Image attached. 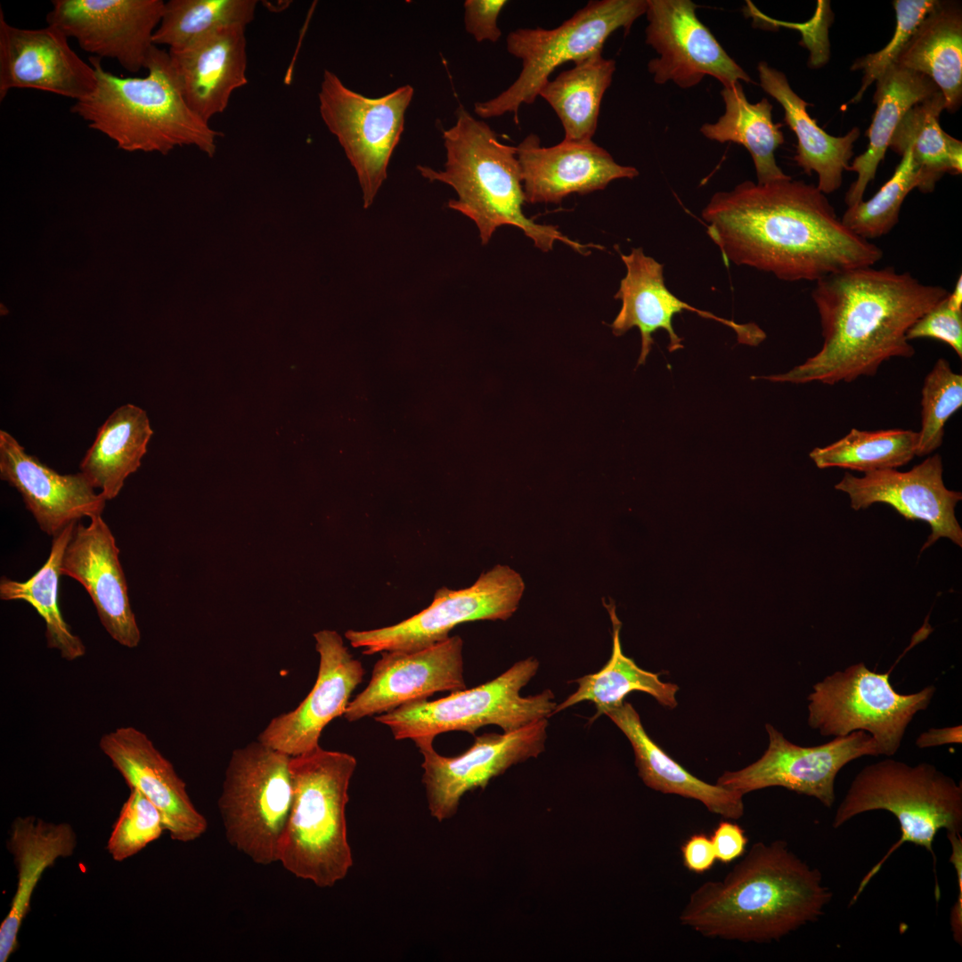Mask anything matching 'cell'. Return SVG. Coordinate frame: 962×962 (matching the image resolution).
Segmentation results:
<instances>
[{
  "mask_svg": "<svg viewBox=\"0 0 962 962\" xmlns=\"http://www.w3.org/2000/svg\"><path fill=\"white\" fill-rule=\"evenodd\" d=\"M701 216L727 266L747 265L786 281H817L875 265L884 255L843 224L817 186L791 177L718 192Z\"/></svg>",
  "mask_w": 962,
  "mask_h": 962,
  "instance_id": "cell-1",
  "label": "cell"
},
{
  "mask_svg": "<svg viewBox=\"0 0 962 962\" xmlns=\"http://www.w3.org/2000/svg\"><path fill=\"white\" fill-rule=\"evenodd\" d=\"M949 293L890 266L858 267L826 276L816 281L811 292L820 321V349L785 373L756 379L836 385L875 376L883 363L914 355L908 330Z\"/></svg>",
  "mask_w": 962,
  "mask_h": 962,
  "instance_id": "cell-2",
  "label": "cell"
},
{
  "mask_svg": "<svg viewBox=\"0 0 962 962\" xmlns=\"http://www.w3.org/2000/svg\"><path fill=\"white\" fill-rule=\"evenodd\" d=\"M832 896L787 842H757L722 879L694 890L679 920L708 938L770 942L817 922Z\"/></svg>",
  "mask_w": 962,
  "mask_h": 962,
  "instance_id": "cell-3",
  "label": "cell"
},
{
  "mask_svg": "<svg viewBox=\"0 0 962 962\" xmlns=\"http://www.w3.org/2000/svg\"><path fill=\"white\" fill-rule=\"evenodd\" d=\"M96 85L70 112L126 151L167 154L193 146L212 157L222 135L189 107L177 85L167 51L156 46L145 77H119L90 56Z\"/></svg>",
  "mask_w": 962,
  "mask_h": 962,
  "instance_id": "cell-4",
  "label": "cell"
},
{
  "mask_svg": "<svg viewBox=\"0 0 962 962\" xmlns=\"http://www.w3.org/2000/svg\"><path fill=\"white\" fill-rule=\"evenodd\" d=\"M446 160L443 170L418 166L429 182L450 185L457 199L448 208L470 218L477 225L481 242L488 243L497 228L515 226L543 252L555 241L585 254L588 248L565 236L557 226L540 224L523 212L526 202L517 148L501 143L483 120L474 118L463 106L456 110L452 126L443 130Z\"/></svg>",
  "mask_w": 962,
  "mask_h": 962,
  "instance_id": "cell-5",
  "label": "cell"
},
{
  "mask_svg": "<svg viewBox=\"0 0 962 962\" xmlns=\"http://www.w3.org/2000/svg\"><path fill=\"white\" fill-rule=\"evenodd\" d=\"M355 756L321 746L290 757L293 798L279 861L320 888L334 886L353 866L346 808Z\"/></svg>",
  "mask_w": 962,
  "mask_h": 962,
  "instance_id": "cell-6",
  "label": "cell"
},
{
  "mask_svg": "<svg viewBox=\"0 0 962 962\" xmlns=\"http://www.w3.org/2000/svg\"><path fill=\"white\" fill-rule=\"evenodd\" d=\"M876 810L892 813L901 835L862 878L850 906L905 843L924 847L932 855L935 868L933 844L937 833L941 829L947 833L962 831V786L931 763L912 766L884 759L865 766L854 777L836 809L833 827L838 828L860 814Z\"/></svg>",
  "mask_w": 962,
  "mask_h": 962,
  "instance_id": "cell-7",
  "label": "cell"
},
{
  "mask_svg": "<svg viewBox=\"0 0 962 962\" xmlns=\"http://www.w3.org/2000/svg\"><path fill=\"white\" fill-rule=\"evenodd\" d=\"M647 10V0L590 1L571 18L552 29H518L506 40L508 52L522 61L518 78L497 96L474 104L482 118L513 113L518 124V110L532 104L549 77L560 65L576 63L597 52L619 29L625 33Z\"/></svg>",
  "mask_w": 962,
  "mask_h": 962,
  "instance_id": "cell-8",
  "label": "cell"
},
{
  "mask_svg": "<svg viewBox=\"0 0 962 962\" xmlns=\"http://www.w3.org/2000/svg\"><path fill=\"white\" fill-rule=\"evenodd\" d=\"M539 662L531 656L515 663L495 679L447 697L411 702L375 716L395 739H431L449 731L474 734L486 725L503 732L518 730L554 713L557 703L550 689L528 697L521 689L533 679Z\"/></svg>",
  "mask_w": 962,
  "mask_h": 962,
  "instance_id": "cell-9",
  "label": "cell"
},
{
  "mask_svg": "<svg viewBox=\"0 0 962 962\" xmlns=\"http://www.w3.org/2000/svg\"><path fill=\"white\" fill-rule=\"evenodd\" d=\"M289 755L259 740L235 749L217 804L225 838L253 862L279 861L293 782Z\"/></svg>",
  "mask_w": 962,
  "mask_h": 962,
  "instance_id": "cell-10",
  "label": "cell"
},
{
  "mask_svg": "<svg viewBox=\"0 0 962 962\" xmlns=\"http://www.w3.org/2000/svg\"><path fill=\"white\" fill-rule=\"evenodd\" d=\"M885 673L857 663L836 671L812 686L808 696V725L823 737H842L867 731L880 755L893 756L899 750L914 716L930 705L936 688L900 694Z\"/></svg>",
  "mask_w": 962,
  "mask_h": 962,
  "instance_id": "cell-11",
  "label": "cell"
},
{
  "mask_svg": "<svg viewBox=\"0 0 962 962\" xmlns=\"http://www.w3.org/2000/svg\"><path fill=\"white\" fill-rule=\"evenodd\" d=\"M413 94V87L405 85L371 98L348 88L334 72L323 71L320 115L356 173L364 208L371 206L387 178Z\"/></svg>",
  "mask_w": 962,
  "mask_h": 962,
  "instance_id": "cell-12",
  "label": "cell"
},
{
  "mask_svg": "<svg viewBox=\"0 0 962 962\" xmlns=\"http://www.w3.org/2000/svg\"><path fill=\"white\" fill-rule=\"evenodd\" d=\"M524 591L525 583L519 573L507 565H496L468 588H440L428 607L396 624L348 630L345 636L364 655L418 651L444 641L458 624L509 619L518 609Z\"/></svg>",
  "mask_w": 962,
  "mask_h": 962,
  "instance_id": "cell-13",
  "label": "cell"
},
{
  "mask_svg": "<svg viewBox=\"0 0 962 962\" xmlns=\"http://www.w3.org/2000/svg\"><path fill=\"white\" fill-rule=\"evenodd\" d=\"M769 746L754 762L736 771H725L717 785L743 795L770 787H781L819 800L832 808L836 801L835 780L843 767L865 755H880L874 738L856 730L835 737L816 746H800L771 724L765 725Z\"/></svg>",
  "mask_w": 962,
  "mask_h": 962,
  "instance_id": "cell-14",
  "label": "cell"
},
{
  "mask_svg": "<svg viewBox=\"0 0 962 962\" xmlns=\"http://www.w3.org/2000/svg\"><path fill=\"white\" fill-rule=\"evenodd\" d=\"M547 727L544 718L513 731L485 733L452 757L439 754L434 740L414 741L423 756L422 784L430 815L439 822L452 818L468 791L484 789L512 765L537 757L545 747Z\"/></svg>",
  "mask_w": 962,
  "mask_h": 962,
  "instance_id": "cell-15",
  "label": "cell"
},
{
  "mask_svg": "<svg viewBox=\"0 0 962 962\" xmlns=\"http://www.w3.org/2000/svg\"><path fill=\"white\" fill-rule=\"evenodd\" d=\"M697 8L690 0H647L646 43L659 54L648 63L654 82L671 81L682 89L697 86L705 76L716 78L722 86L752 83L699 20Z\"/></svg>",
  "mask_w": 962,
  "mask_h": 962,
  "instance_id": "cell-16",
  "label": "cell"
},
{
  "mask_svg": "<svg viewBox=\"0 0 962 962\" xmlns=\"http://www.w3.org/2000/svg\"><path fill=\"white\" fill-rule=\"evenodd\" d=\"M164 5L162 0H53L45 20L91 56L114 59L137 73L157 46L153 35Z\"/></svg>",
  "mask_w": 962,
  "mask_h": 962,
  "instance_id": "cell-17",
  "label": "cell"
},
{
  "mask_svg": "<svg viewBox=\"0 0 962 962\" xmlns=\"http://www.w3.org/2000/svg\"><path fill=\"white\" fill-rule=\"evenodd\" d=\"M942 474V457L934 454L906 472L886 469L862 477L845 472L835 488L848 494L855 510L886 503L908 520L928 523L931 534L922 550L942 537L962 547V529L955 516L962 493L948 489Z\"/></svg>",
  "mask_w": 962,
  "mask_h": 962,
  "instance_id": "cell-18",
  "label": "cell"
},
{
  "mask_svg": "<svg viewBox=\"0 0 962 962\" xmlns=\"http://www.w3.org/2000/svg\"><path fill=\"white\" fill-rule=\"evenodd\" d=\"M314 637L320 662L313 689L294 710L272 719L257 738L289 756L320 746L323 729L344 715L353 691L365 674L363 664L354 658L336 631L322 630Z\"/></svg>",
  "mask_w": 962,
  "mask_h": 962,
  "instance_id": "cell-19",
  "label": "cell"
},
{
  "mask_svg": "<svg viewBox=\"0 0 962 962\" xmlns=\"http://www.w3.org/2000/svg\"><path fill=\"white\" fill-rule=\"evenodd\" d=\"M462 649L463 640L455 635L418 651L381 652L367 687L349 702L344 717L357 722L437 692L467 689Z\"/></svg>",
  "mask_w": 962,
  "mask_h": 962,
  "instance_id": "cell-20",
  "label": "cell"
},
{
  "mask_svg": "<svg viewBox=\"0 0 962 962\" xmlns=\"http://www.w3.org/2000/svg\"><path fill=\"white\" fill-rule=\"evenodd\" d=\"M96 85L94 68L70 47L58 28L21 29L9 24L0 9V101L15 88L34 89L73 99Z\"/></svg>",
  "mask_w": 962,
  "mask_h": 962,
  "instance_id": "cell-21",
  "label": "cell"
},
{
  "mask_svg": "<svg viewBox=\"0 0 962 962\" xmlns=\"http://www.w3.org/2000/svg\"><path fill=\"white\" fill-rule=\"evenodd\" d=\"M620 256L626 274L614 298L622 301V307L610 326L615 336H622L633 327L639 329L641 346L638 365L645 363L654 343L652 335L659 329L669 336V352L683 347L682 338L673 329V318L684 310L732 329L740 344L756 346L766 338L764 330L755 323H738L680 299L665 285L664 265L646 256L642 248H633L630 254Z\"/></svg>",
  "mask_w": 962,
  "mask_h": 962,
  "instance_id": "cell-22",
  "label": "cell"
},
{
  "mask_svg": "<svg viewBox=\"0 0 962 962\" xmlns=\"http://www.w3.org/2000/svg\"><path fill=\"white\" fill-rule=\"evenodd\" d=\"M526 202L559 204L572 193L604 190L612 181L632 179L639 171L622 166L604 148L591 141L562 140L544 147L530 134L516 147Z\"/></svg>",
  "mask_w": 962,
  "mask_h": 962,
  "instance_id": "cell-23",
  "label": "cell"
},
{
  "mask_svg": "<svg viewBox=\"0 0 962 962\" xmlns=\"http://www.w3.org/2000/svg\"><path fill=\"white\" fill-rule=\"evenodd\" d=\"M61 575L81 583L100 621L120 645H139L141 632L132 610L115 537L102 515L77 523L61 561Z\"/></svg>",
  "mask_w": 962,
  "mask_h": 962,
  "instance_id": "cell-24",
  "label": "cell"
},
{
  "mask_svg": "<svg viewBox=\"0 0 962 962\" xmlns=\"http://www.w3.org/2000/svg\"><path fill=\"white\" fill-rule=\"evenodd\" d=\"M100 747L130 789L159 809L172 840L192 842L207 831L208 821L193 805L184 781L143 732L118 728L102 737Z\"/></svg>",
  "mask_w": 962,
  "mask_h": 962,
  "instance_id": "cell-25",
  "label": "cell"
},
{
  "mask_svg": "<svg viewBox=\"0 0 962 962\" xmlns=\"http://www.w3.org/2000/svg\"><path fill=\"white\" fill-rule=\"evenodd\" d=\"M0 477L21 495L39 528L54 536L82 518L102 515L106 499L78 472L61 475L0 431Z\"/></svg>",
  "mask_w": 962,
  "mask_h": 962,
  "instance_id": "cell-26",
  "label": "cell"
},
{
  "mask_svg": "<svg viewBox=\"0 0 962 962\" xmlns=\"http://www.w3.org/2000/svg\"><path fill=\"white\" fill-rule=\"evenodd\" d=\"M245 30L226 28L167 51L183 97L208 123L227 108L232 93L248 83Z\"/></svg>",
  "mask_w": 962,
  "mask_h": 962,
  "instance_id": "cell-27",
  "label": "cell"
},
{
  "mask_svg": "<svg viewBox=\"0 0 962 962\" xmlns=\"http://www.w3.org/2000/svg\"><path fill=\"white\" fill-rule=\"evenodd\" d=\"M77 835L69 823H53L35 816L17 817L12 823L7 848L17 869V886L10 909L0 925V962L18 950L20 926L45 871L61 858L70 857Z\"/></svg>",
  "mask_w": 962,
  "mask_h": 962,
  "instance_id": "cell-28",
  "label": "cell"
},
{
  "mask_svg": "<svg viewBox=\"0 0 962 962\" xmlns=\"http://www.w3.org/2000/svg\"><path fill=\"white\" fill-rule=\"evenodd\" d=\"M760 86L783 108L785 121L797 137L796 164L809 175H818L817 188L824 194L838 190L843 173L850 166L853 144L860 128L853 127L844 136H833L820 128L807 112L809 103L790 86L787 76L766 61L757 65Z\"/></svg>",
  "mask_w": 962,
  "mask_h": 962,
  "instance_id": "cell-29",
  "label": "cell"
},
{
  "mask_svg": "<svg viewBox=\"0 0 962 962\" xmlns=\"http://www.w3.org/2000/svg\"><path fill=\"white\" fill-rule=\"evenodd\" d=\"M631 742L639 776L648 787L701 802L712 813L738 819L745 812L743 795L709 784L684 769L647 734L640 718L628 703L605 713Z\"/></svg>",
  "mask_w": 962,
  "mask_h": 962,
  "instance_id": "cell-30",
  "label": "cell"
},
{
  "mask_svg": "<svg viewBox=\"0 0 962 962\" xmlns=\"http://www.w3.org/2000/svg\"><path fill=\"white\" fill-rule=\"evenodd\" d=\"M876 83L873 102L876 108L865 133L869 140L868 146L847 169L857 174V179L845 194L847 207L863 200L865 191L874 180L891 138L904 115L914 105L940 91L927 76L897 64L890 66Z\"/></svg>",
  "mask_w": 962,
  "mask_h": 962,
  "instance_id": "cell-31",
  "label": "cell"
},
{
  "mask_svg": "<svg viewBox=\"0 0 962 962\" xmlns=\"http://www.w3.org/2000/svg\"><path fill=\"white\" fill-rule=\"evenodd\" d=\"M897 65L930 77L944 96L946 108L962 102V11L960 4L939 1L899 54Z\"/></svg>",
  "mask_w": 962,
  "mask_h": 962,
  "instance_id": "cell-32",
  "label": "cell"
},
{
  "mask_svg": "<svg viewBox=\"0 0 962 962\" xmlns=\"http://www.w3.org/2000/svg\"><path fill=\"white\" fill-rule=\"evenodd\" d=\"M146 412L126 404L99 428L80 463V473L108 500L116 498L126 479L141 466L152 435Z\"/></svg>",
  "mask_w": 962,
  "mask_h": 962,
  "instance_id": "cell-33",
  "label": "cell"
},
{
  "mask_svg": "<svg viewBox=\"0 0 962 962\" xmlns=\"http://www.w3.org/2000/svg\"><path fill=\"white\" fill-rule=\"evenodd\" d=\"M725 112L715 123H705L701 134L719 143L732 142L750 153L757 183L764 184L790 178L778 166L775 151L785 139L781 124L772 121V104L767 98L751 103L740 82L723 86L721 91Z\"/></svg>",
  "mask_w": 962,
  "mask_h": 962,
  "instance_id": "cell-34",
  "label": "cell"
},
{
  "mask_svg": "<svg viewBox=\"0 0 962 962\" xmlns=\"http://www.w3.org/2000/svg\"><path fill=\"white\" fill-rule=\"evenodd\" d=\"M616 61L602 52L575 63L540 90L558 117L564 140L591 141L596 132L603 95L611 85Z\"/></svg>",
  "mask_w": 962,
  "mask_h": 962,
  "instance_id": "cell-35",
  "label": "cell"
},
{
  "mask_svg": "<svg viewBox=\"0 0 962 962\" xmlns=\"http://www.w3.org/2000/svg\"><path fill=\"white\" fill-rule=\"evenodd\" d=\"M607 608L613 624V647L609 660L599 672L573 681L578 684L577 689L564 702L557 705L553 714L578 703L589 701L592 702L597 709L595 719L620 706L624 702L625 696L633 691L645 692L663 706L674 708L677 705L675 695L679 687L662 681L659 673L641 669L623 653L620 641L621 623L616 616L615 607L610 606Z\"/></svg>",
  "mask_w": 962,
  "mask_h": 962,
  "instance_id": "cell-36",
  "label": "cell"
},
{
  "mask_svg": "<svg viewBox=\"0 0 962 962\" xmlns=\"http://www.w3.org/2000/svg\"><path fill=\"white\" fill-rule=\"evenodd\" d=\"M76 525L77 522L71 523L53 536L48 558L28 580L20 582L5 576L0 580L1 599L23 600L34 607L45 623L47 647L57 649L67 660L79 658L86 653L84 643L70 631L58 603L62 557Z\"/></svg>",
  "mask_w": 962,
  "mask_h": 962,
  "instance_id": "cell-37",
  "label": "cell"
},
{
  "mask_svg": "<svg viewBox=\"0 0 962 962\" xmlns=\"http://www.w3.org/2000/svg\"><path fill=\"white\" fill-rule=\"evenodd\" d=\"M946 108L941 91L914 105L897 126L889 148L899 155L909 150L933 185L946 173L960 175L962 143L944 132L939 118Z\"/></svg>",
  "mask_w": 962,
  "mask_h": 962,
  "instance_id": "cell-38",
  "label": "cell"
},
{
  "mask_svg": "<svg viewBox=\"0 0 962 962\" xmlns=\"http://www.w3.org/2000/svg\"><path fill=\"white\" fill-rule=\"evenodd\" d=\"M917 432L892 428L876 431L852 428L844 437L815 447L810 458L819 469L842 468L863 473L896 469L915 456Z\"/></svg>",
  "mask_w": 962,
  "mask_h": 962,
  "instance_id": "cell-39",
  "label": "cell"
},
{
  "mask_svg": "<svg viewBox=\"0 0 962 962\" xmlns=\"http://www.w3.org/2000/svg\"><path fill=\"white\" fill-rule=\"evenodd\" d=\"M257 5L256 0H169L153 43L175 49L226 28H246Z\"/></svg>",
  "mask_w": 962,
  "mask_h": 962,
  "instance_id": "cell-40",
  "label": "cell"
},
{
  "mask_svg": "<svg viewBox=\"0 0 962 962\" xmlns=\"http://www.w3.org/2000/svg\"><path fill=\"white\" fill-rule=\"evenodd\" d=\"M934 187L906 150L892 177L869 200L848 207L841 220L854 234L871 241L897 224L901 205L913 189L930 192Z\"/></svg>",
  "mask_w": 962,
  "mask_h": 962,
  "instance_id": "cell-41",
  "label": "cell"
},
{
  "mask_svg": "<svg viewBox=\"0 0 962 962\" xmlns=\"http://www.w3.org/2000/svg\"><path fill=\"white\" fill-rule=\"evenodd\" d=\"M962 406V375L939 358L925 378L921 390V428L916 456L932 453L943 442L949 419Z\"/></svg>",
  "mask_w": 962,
  "mask_h": 962,
  "instance_id": "cell-42",
  "label": "cell"
},
{
  "mask_svg": "<svg viewBox=\"0 0 962 962\" xmlns=\"http://www.w3.org/2000/svg\"><path fill=\"white\" fill-rule=\"evenodd\" d=\"M166 830L159 809L140 791L131 788L107 842L112 860L123 861L159 839Z\"/></svg>",
  "mask_w": 962,
  "mask_h": 962,
  "instance_id": "cell-43",
  "label": "cell"
},
{
  "mask_svg": "<svg viewBox=\"0 0 962 962\" xmlns=\"http://www.w3.org/2000/svg\"><path fill=\"white\" fill-rule=\"evenodd\" d=\"M939 0H895L896 27L891 40L879 51L857 59L852 70H862L861 86L850 103H858L869 86L893 64L925 17Z\"/></svg>",
  "mask_w": 962,
  "mask_h": 962,
  "instance_id": "cell-44",
  "label": "cell"
},
{
  "mask_svg": "<svg viewBox=\"0 0 962 962\" xmlns=\"http://www.w3.org/2000/svg\"><path fill=\"white\" fill-rule=\"evenodd\" d=\"M921 338H930L946 343L961 358L962 310L951 308L945 298L924 314L907 332L909 341Z\"/></svg>",
  "mask_w": 962,
  "mask_h": 962,
  "instance_id": "cell-45",
  "label": "cell"
},
{
  "mask_svg": "<svg viewBox=\"0 0 962 962\" xmlns=\"http://www.w3.org/2000/svg\"><path fill=\"white\" fill-rule=\"evenodd\" d=\"M507 4L505 0H466L463 6L467 32L477 42H497L501 37L498 17Z\"/></svg>",
  "mask_w": 962,
  "mask_h": 962,
  "instance_id": "cell-46",
  "label": "cell"
},
{
  "mask_svg": "<svg viewBox=\"0 0 962 962\" xmlns=\"http://www.w3.org/2000/svg\"><path fill=\"white\" fill-rule=\"evenodd\" d=\"M710 837L716 860L725 864L741 857L748 843L745 830L730 820L720 821Z\"/></svg>",
  "mask_w": 962,
  "mask_h": 962,
  "instance_id": "cell-47",
  "label": "cell"
},
{
  "mask_svg": "<svg viewBox=\"0 0 962 962\" xmlns=\"http://www.w3.org/2000/svg\"><path fill=\"white\" fill-rule=\"evenodd\" d=\"M684 866L702 874L713 868L716 857L711 837L704 833L690 836L681 847Z\"/></svg>",
  "mask_w": 962,
  "mask_h": 962,
  "instance_id": "cell-48",
  "label": "cell"
},
{
  "mask_svg": "<svg viewBox=\"0 0 962 962\" xmlns=\"http://www.w3.org/2000/svg\"><path fill=\"white\" fill-rule=\"evenodd\" d=\"M951 845L950 861L954 866L957 875L958 894V900L951 908L950 926L955 942H962V838L961 833H947Z\"/></svg>",
  "mask_w": 962,
  "mask_h": 962,
  "instance_id": "cell-49",
  "label": "cell"
},
{
  "mask_svg": "<svg viewBox=\"0 0 962 962\" xmlns=\"http://www.w3.org/2000/svg\"><path fill=\"white\" fill-rule=\"evenodd\" d=\"M962 743L961 725L931 728L921 733L916 740V746L919 748L933 747L949 744Z\"/></svg>",
  "mask_w": 962,
  "mask_h": 962,
  "instance_id": "cell-50",
  "label": "cell"
},
{
  "mask_svg": "<svg viewBox=\"0 0 962 962\" xmlns=\"http://www.w3.org/2000/svg\"><path fill=\"white\" fill-rule=\"evenodd\" d=\"M947 303L951 308H953L955 310H958V311L962 310V276L961 275H959V277L958 278L957 282L955 284V287H954V289L952 290V292L949 293V296L947 298Z\"/></svg>",
  "mask_w": 962,
  "mask_h": 962,
  "instance_id": "cell-51",
  "label": "cell"
}]
</instances>
